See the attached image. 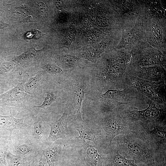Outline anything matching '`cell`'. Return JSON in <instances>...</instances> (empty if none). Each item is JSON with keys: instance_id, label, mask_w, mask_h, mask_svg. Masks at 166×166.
I'll list each match as a JSON object with an SVG mask.
<instances>
[{"instance_id": "cell-16", "label": "cell", "mask_w": 166, "mask_h": 166, "mask_svg": "<svg viewBox=\"0 0 166 166\" xmlns=\"http://www.w3.org/2000/svg\"><path fill=\"white\" fill-rule=\"evenodd\" d=\"M86 158L90 166H102L104 158L98 152L94 146L89 144L85 141L82 142Z\"/></svg>"}, {"instance_id": "cell-1", "label": "cell", "mask_w": 166, "mask_h": 166, "mask_svg": "<svg viewBox=\"0 0 166 166\" xmlns=\"http://www.w3.org/2000/svg\"><path fill=\"white\" fill-rule=\"evenodd\" d=\"M111 144L122 156L139 166H163L166 155L150 147L131 133L115 137Z\"/></svg>"}, {"instance_id": "cell-18", "label": "cell", "mask_w": 166, "mask_h": 166, "mask_svg": "<svg viewBox=\"0 0 166 166\" xmlns=\"http://www.w3.org/2000/svg\"><path fill=\"white\" fill-rule=\"evenodd\" d=\"M6 158L7 166H30L33 159L15 155L8 150L7 152Z\"/></svg>"}, {"instance_id": "cell-28", "label": "cell", "mask_w": 166, "mask_h": 166, "mask_svg": "<svg viewBox=\"0 0 166 166\" xmlns=\"http://www.w3.org/2000/svg\"><path fill=\"white\" fill-rule=\"evenodd\" d=\"M96 20L97 25L101 27H106L107 24V21L103 17L101 16L97 12L95 14Z\"/></svg>"}, {"instance_id": "cell-21", "label": "cell", "mask_w": 166, "mask_h": 166, "mask_svg": "<svg viewBox=\"0 0 166 166\" xmlns=\"http://www.w3.org/2000/svg\"><path fill=\"white\" fill-rule=\"evenodd\" d=\"M76 35V29L73 26H69L67 29L65 38V47L69 50L72 42L75 40Z\"/></svg>"}, {"instance_id": "cell-22", "label": "cell", "mask_w": 166, "mask_h": 166, "mask_svg": "<svg viewBox=\"0 0 166 166\" xmlns=\"http://www.w3.org/2000/svg\"><path fill=\"white\" fill-rule=\"evenodd\" d=\"M57 95L53 92H48L47 95L44 98V100L41 105L34 106V107L41 109H45L53 104L57 99Z\"/></svg>"}, {"instance_id": "cell-25", "label": "cell", "mask_w": 166, "mask_h": 166, "mask_svg": "<svg viewBox=\"0 0 166 166\" xmlns=\"http://www.w3.org/2000/svg\"><path fill=\"white\" fill-rule=\"evenodd\" d=\"M42 68L46 72L52 74H57L61 73L65 71V70L53 63L45 64L43 65Z\"/></svg>"}, {"instance_id": "cell-30", "label": "cell", "mask_w": 166, "mask_h": 166, "mask_svg": "<svg viewBox=\"0 0 166 166\" xmlns=\"http://www.w3.org/2000/svg\"><path fill=\"white\" fill-rule=\"evenodd\" d=\"M38 6L40 13L42 14H44L46 10V7L44 4L41 2L39 3Z\"/></svg>"}, {"instance_id": "cell-7", "label": "cell", "mask_w": 166, "mask_h": 166, "mask_svg": "<svg viewBox=\"0 0 166 166\" xmlns=\"http://www.w3.org/2000/svg\"><path fill=\"white\" fill-rule=\"evenodd\" d=\"M100 123L101 131L105 138L108 147L117 136L133 133L132 123L125 120L117 109L105 113Z\"/></svg>"}, {"instance_id": "cell-8", "label": "cell", "mask_w": 166, "mask_h": 166, "mask_svg": "<svg viewBox=\"0 0 166 166\" xmlns=\"http://www.w3.org/2000/svg\"><path fill=\"white\" fill-rule=\"evenodd\" d=\"M33 130L32 120L16 118L11 110L9 115H0V141L8 143L16 137L31 133Z\"/></svg>"}, {"instance_id": "cell-11", "label": "cell", "mask_w": 166, "mask_h": 166, "mask_svg": "<svg viewBox=\"0 0 166 166\" xmlns=\"http://www.w3.org/2000/svg\"><path fill=\"white\" fill-rule=\"evenodd\" d=\"M67 116V111H65L58 120L49 124L50 130L47 139L48 142H54L58 139L65 138L69 135Z\"/></svg>"}, {"instance_id": "cell-17", "label": "cell", "mask_w": 166, "mask_h": 166, "mask_svg": "<svg viewBox=\"0 0 166 166\" xmlns=\"http://www.w3.org/2000/svg\"><path fill=\"white\" fill-rule=\"evenodd\" d=\"M61 145L54 142L47 148L42 149L49 166H56L61 151Z\"/></svg>"}, {"instance_id": "cell-19", "label": "cell", "mask_w": 166, "mask_h": 166, "mask_svg": "<svg viewBox=\"0 0 166 166\" xmlns=\"http://www.w3.org/2000/svg\"><path fill=\"white\" fill-rule=\"evenodd\" d=\"M104 45L102 43H100L91 47L85 53V57L92 62H95L100 54L104 51Z\"/></svg>"}, {"instance_id": "cell-27", "label": "cell", "mask_w": 166, "mask_h": 166, "mask_svg": "<svg viewBox=\"0 0 166 166\" xmlns=\"http://www.w3.org/2000/svg\"><path fill=\"white\" fill-rule=\"evenodd\" d=\"M36 55L35 52L34 51L30 50L27 51L24 53L18 58L19 61L23 60L24 61L33 58Z\"/></svg>"}, {"instance_id": "cell-3", "label": "cell", "mask_w": 166, "mask_h": 166, "mask_svg": "<svg viewBox=\"0 0 166 166\" xmlns=\"http://www.w3.org/2000/svg\"><path fill=\"white\" fill-rule=\"evenodd\" d=\"M101 109L107 113L121 105L137 106L147 104L148 100L135 89L126 87L123 90L109 89L105 93L99 94Z\"/></svg>"}, {"instance_id": "cell-2", "label": "cell", "mask_w": 166, "mask_h": 166, "mask_svg": "<svg viewBox=\"0 0 166 166\" xmlns=\"http://www.w3.org/2000/svg\"><path fill=\"white\" fill-rule=\"evenodd\" d=\"M131 58V56L124 53H117L106 67L97 75V80L100 88L108 90L124 89V78Z\"/></svg>"}, {"instance_id": "cell-33", "label": "cell", "mask_w": 166, "mask_h": 166, "mask_svg": "<svg viewBox=\"0 0 166 166\" xmlns=\"http://www.w3.org/2000/svg\"><path fill=\"white\" fill-rule=\"evenodd\" d=\"M115 166V165H114V166Z\"/></svg>"}, {"instance_id": "cell-15", "label": "cell", "mask_w": 166, "mask_h": 166, "mask_svg": "<svg viewBox=\"0 0 166 166\" xmlns=\"http://www.w3.org/2000/svg\"><path fill=\"white\" fill-rule=\"evenodd\" d=\"M32 118L33 130L32 135L37 144L42 149L45 139L47 141L45 138L46 129L45 124L40 113L33 115Z\"/></svg>"}, {"instance_id": "cell-9", "label": "cell", "mask_w": 166, "mask_h": 166, "mask_svg": "<svg viewBox=\"0 0 166 166\" xmlns=\"http://www.w3.org/2000/svg\"><path fill=\"white\" fill-rule=\"evenodd\" d=\"M8 151L23 158L33 159L42 149L37 144L32 133L16 137L8 142Z\"/></svg>"}, {"instance_id": "cell-6", "label": "cell", "mask_w": 166, "mask_h": 166, "mask_svg": "<svg viewBox=\"0 0 166 166\" xmlns=\"http://www.w3.org/2000/svg\"><path fill=\"white\" fill-rule=\"evenodd\" d=\"M146 109L139 110L134 107L133 110L123 107H117V109L123 118L130 123L138 121L145 123L166 122V109L158 108L155 103L148 99Z\"/></svg>"}, {"instance_id": "cell-4", "label": "cell", "mask_w": 166, "mask_h": 166, "mask_svg": "<svg viewBox=\"0 0 166 166\" xmlns=\"http://www.w3.org/2000/svg\"><path fill=\"white\" fill-rule=\"evenodd\" d=\"M133 133L155 150L166 155V122L132 123Z\"/></svg>"}, {"instance_id": "cell-10", "label": "cell", "mask_w": 166, "mask_h": 166, "mask_svg": "<svg viewBox=\"0 0 166 166\" xmlns=\"http://www.w3.org/2000/svg\"><path fill=\"white\" fill-rule=\"evenodd\" d=\"M28 94L22 86L17 85L0 95V107H25Z\"/></svg>"}, {"instance_id": "cell-5", "label": "cell", "mask_w": 166, "mask_h": 166, "mask_svg": "<svg viewBox=\"0 0 166 166\" xmlns=\"http://www.w3.org/2000/svg\"><path fill=\"white\" fill-rule=\"evenodd\" d=\"M123 85L133 88L153 102L159 108L166 109V85L140 79L127 74L124 76Z\"/></svg>"}, {"instance_id": "cell-20", "label": "cell", "mask_w": 166, "mask_h": 166, "mask_svg": "<svg viewBox=\"0 0 166 166\" xmlns=\"http://www.w3.org/2000/svg\"><path fill=\"white\" fill-rule=\"evenodd\" d=\"M42 79V75L38 74L35 76L30 78L25 85L24 89L28 94L31 93L38 87Z\"/></svg>"}, {"instance_id": "cell-12", "label": "cell", "mask_w": 166, "mask_h": 166, "mask_svg": "<svg viewBox=\"0 0 166 166\" xmlns=\"http://www.w3.org/2000/svg\"><path fill=\"white\" fill-rule=\"evenodd\" d=\"M76 129L79 134V136L76 138H79L83 141L88 140L92 141L94 144L95 148L100 147L105 144H107L105 138L100 129H93L85 127L81 125Z\"/></svg>"}, {"instance_id": "cell-26", "label": "cell", "mask_w": 166, "mask_h": 166, "mask_svg": "<svg viewBox=\"0 0 166 166\" xmlns=\"http://www.w3.org/2000/svg\"><path fill=\"white\" fill-rule=\"evenodd\" d=\"M60 58L63 63L70 66L74 65L78 60L76 56L66 54L61 55Z\"/></svg>"}, {"instance_id": "cell-29", "label": "cell", "mask_w": 166, "mask_h": 166, "mask_svg": "<svg viewBox=\"0 0 166 166\" xmlns=\"http://www.w3.org/2000/svg\"><path fill=\"white\" fill-rule=\"evenodd\" d=\"M7 89L6 83L4 81H0V95L7 91Z\"/></svg>"}, {"instance_id": "cell-24", "label": "cell", "mask_w": 166, "mask_h": 166, "mask_svg": "<svg viewBox=\"0 0 166 166\" xmlns=\"http://www.w3.org/2000/svg\"><path fill=\"white\" fill-rule=\"evenodd\" d=\"M8 143L0 141V166H7L6 155L8 150Z\"/></svg>"}, {"instance_id": "cell-23", "label": "cell", "mask_w": 166, "mask_h": 166, "mask_svg": "<svg viewBox=\"0 0 166 166\" xmlns=\"http://www.w3.org/2000/svg\"><path fill=\"white\" fill-rule=\"evenodd\" d=\"M30 166H49L42 149L32 159Z\"/></svg>"}, {"instance_id": "cell-13", "label": "cell", "mask_w": 166, "mask_h": 166, "mask_svg": "<svg viewBox=\"0 0 166 166\" xmlns=\"http://www.w3.org/2000/svg\"><path fill=\"white\" fill-rule=\"evenodd\" d=\"M85 93L84 85L80 82L77 83L73 89L71 98V106L77 118L83 122H84L81 118V110Z\"/></svg>"}, {"instance_id": "cell-14", "label": "cell", "mask_w": 166, "mask_h": 166, "mask_svg": "<svg viewBox=\"0 0 166 166\" xmlns=\"http://www.w3.org/2000/svg\"><path fill=\"white\" fill-rule=\"evenodd\" d=\"M108 151L106 157V160L110 166H139L132 160L128 159L121 155L117 149L113 145L108 147Z\"/></svg>"}, {"instance_id": "cell-32", "label": "cell", "mask_w": 166, "mask_h": 166, "mask_svg": "<svg viewBox=\"0 0 166 166\" xmlns=\"http://www.w3.org/2000/svg\"><path fill=\"white\" fill-rule=\"evenodd\" d=\"M163 166H166V163L163 165Z\"/></svg>"}, {"instance_id": "cell-31", "label": "cell", "mask_w": 166, "mask_h": 166, "mask_svg": "<svg viewBox=\"0 0 166 166\" xmlns=\"http://www.w3.org/2000/svg\"><path fill=\"white\" fill-rule=\"evenodd\" d=\"M6 25L2 22H0V29H3L6 27Z\"/></svg>"}]
</instances>
